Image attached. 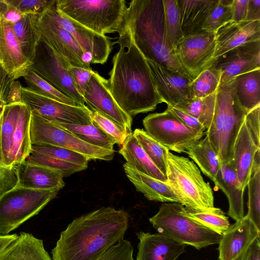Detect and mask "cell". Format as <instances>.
Returning <instances> with one entry per match:
<instances>
[{
	"instance_id": "45",
	"label": "cell",
	"mask_w": 260,
	"mask_h": 260,
	"mask_svg": "<svg viewBox=\"0 0 260 260\" xmlns=\"http://www.w3.org/2000/svg\"><path fill=\"white\" fill-rule=\"evenodd\" d=\"M90 110L92 123L101 129L113 140L115 144L122 145L130 133L121 126L98 112Z\"/></svg>"
},
{
	"instance_id": "17",
	"label": "cell",
	"mask_w": 260,
	"mask_h": 260,
	"mask_svg": "<svg viewBox=\"0 0 260 260\" xmlns=\"http://www.w3.org/2000/svg\"><path fill=\"white\" fill-rule=\"evenodd\" d=\"M85 104L94 110L132 133L133 119L118 105L112 95L108 81L94 71L83 95Z\"/></svg>"
},
{
	"instance_id": "11",
	"label": "cell",
	"mask_w": 260,
	"mask_h": 260,
	"mask_svg": "<svg viewBox=\"0 0 260 260\" xmlns=\"http://www.w3.org/2000/svg\"><path fill=\"white\" fill-rule=\"evenodd\" d=\"M30 135L32 145L47 144L63 147L82 154L88 160L110 161L114 155V150L105 149L87 143L34 113H31Z\"/></svg>"
},
{
	"instance_id": "6",
	"label": "cell",
	"mask_w": 260,
	"mask_h": 260,
	"mask_svg": "<svg viewBox=\"0 0 260 260\" xmlns=\"http://www.w3.org/2000/svg\"><path fill=\"white\" fill-rule=\"evenodd\" d=\"M184 207L177 203H163L149 220L158 233L198 250L218 244L221 235L188 217Z\"/></svg>"
},
{
	"instance_id": "42",
	"label": "cell",
	"mask_w": 260,
	"mask_h": 260,
	"mask_svg": "<svg viewBox=\"0 0 260 260\" xmlns=\"http://www.w3.org/2000/svg\"><path fill=\"white\" fill-rule=\"evenodd\" d=\"M232 1H217L203 25V31L215 34L221 27L233 21Z\"/></svg>"
},
{
	"instance_id": "4",
	"label": "cell",
	"mask_w": 260,
	"mask_h": 260,
	"mask_svg": "<svg viewBox=\"0 0 260 260\" xmlns=\"http://www.w3.org/2000/svg\"><path fill=\"white\" fill-rule=\"evenodd\" d=\"M234 84L235 79L219 84L213 118L205 131L221 165L233 161L234 144L247 113L236 97Z\"/></svg>"
},
{
	"instance_id": "7",
	"label": "cell",
	"mask_w": 260,
	"mask_h": 260,
	"mask_svg": "<svg viewBox=\"0 0 260 260\" xmlns=\"http://www.w3.org/2000/svg\"><path fill=\"white\" fill-rule=\"evenodd\" d=\"M31 113L23 102L5 104L0 129V142L5 167L13 169L31 152Z\"/></svg>"
},
{
	"instance_id": "59",
	"label": "cell",
	"mask_w": 260,
	"mask_h": 260,
	"mask_svg": "<svg viewBox=\"0 0 260 260\" xmlns=\"http://www.w3.org/2000/svg\"><path fill=\"white\" fill-rule=\"evenodd\" d=\"M1 63V62H0Z\"/></svg>"
},
{
	"instance_id": "36",
	"label": "cell",
	"mask_w": 260,
	"mask_h": 260,
	"mask_svg": "<svg viewBox=\"0 0 260 260\" xmlns=\"http://www.w3.org/2000/svg\"><path fill=\"white\" fill-rule=\"evenodd\" d=\"M216 92L204 98H193L174 107L197 119L207 130L211 125L213 118Z\"/></svg>"
},
{
	"instance_id": "5",
	"label": "cell",
	"mask_w": 260,
	"mask_h": 260,
	"mask_svg": "<svg viewBox=\"0 0 260 260\" xmlns=\"http://www.w3.org/2000/svg\"><path fill=\"white\" fill-rule=\"evenodd\" d=\"M55 8L66 17L100 35L124 29L127 7L124 0H56Z\"/></svg>"
},
{
	"instance_id": "14",
	"label": "cell",
	"mask_w": 260,
	"mask_h": 260,
	"mask_svg": "<svg viewBox=\"0 0 260 260\" xmlns=\"http://www.w3.org/2000/svg\"><path fill=\"white\" fill-rule=\"evenodd\" d=\"M215 34L206 31L184 36L175 49L180 64L193 80L214 61Z\"/></svg>"
},
{
	"instance_id": "33",
	"label": "cell",
	"mask_w": 260,
	"mask_h": 260,
	"mask_svg": "<svg viewBox=\"0 0 260 260\" xmlns=\"http://www.w3.org/2000/svg\"><path fill=\"white\" fill-rule=\"evenodd\" d=\"M184 209L188 217L221 235L230 226L228 217L220 208L184 206Z\"/></svg>"
},
{
	"instance_id": "54",
	"label": "cell",
	"mask_w": 260,
	"mask_h": 260,
	"mask_svg": "<svg viewBox=\"0 0 260 260\" xmlns=\"http://www.w3.org/2000/svg\"><path fill=\"white\" fill-rule=\"evenodd\" d=\"M14 80L0 63V101L6 104L10 85Z\"/></svg>"
},
{
	"instance_id": "9",
	"label": "cell",
	"mask_w": 260,
	"mask_h": 260,
	"mask_svg": "<svg viewBox=\"0 0 260 260\" xmlns=\"http://www.w3.org/2000/svg\"><path fill=\"white\" fill-rule=\"evenodd\" d=\"M16 185L0 194V234L9 233L37 215L58 193Z\"/></svg>"
},
{
	"instance_id": "2",
	"label": "cell",
	"mask_w": 260,
	"mask_h": 260,
	"mask_svg": "<svg viewBox=\"0 0 260 260\" xmlns=\"http://www.w3.org/2000/svg\"><path fill=\"white\" fill-rule=\"evenodd\" d=\"M115 43L119 44V50L113 56L107 80L112 95L132 117L154 111L164 101L157 91L146 58L125 25Z\"/></svg>"
},
{
	"instance_id": "38",
	"label": "cell",
	"mask_w": 260,
	"mask_h": 260,
	"mask_svg": "<svg viewBox=\"0 0 260 260\" xmlns=\"http://www.w3.org/2000/svg\"><path fill=\"white\" fill-rule=\"evenodd\" d=\"M247 186L248 199L246 215L260 230V154L255 158Z\"/></svg>"
},
{
	"instance_id": "52",
	"label": "cell",
	"mask_w": 260,
	"mask_h": 260,
	"mask_svg": "<svg viewBox=\"0 0 260 260\" xmlns=\"http://www.w3.org/2000/svg\"><path fill=\"white\" fill-rule=\"evenodd\" d=\"M167 108L182 122L189 127L202 133L206 131L204 126L194 117L175 107L168 106Z\"/></svg>"
},
{
	"instance_id": "1",
	"label": "cell",
	"mask_w": 260,
	"mask_h": 260,
	"mask_svg": "<svg viewBox=\"0 0 260 260\" xmlns=\"http://www.w3.org/2000/svg\"><path fill=\"white\" fill-rule=\"evenodd\" d=\"M129 217L122 209L107 207L76 218L61 232L52 259L96 260L124 239Z\"/></svg>"
},
{
	"instance_id": "46",
	"label": "cell",
	"mask_w": 260,
	"mask_h": 260,
	"mask_svg": "<svg viewBox=\"0 0 260 260\" xmlns=\"http://www.w3.org/2000/svg\"><path fill=\"white\" fill-rule=\"evenodd\" d=\"M24 14L41 15L55 7L56 0H6Z\"/></svg>"
},
{
	"instance_id": "32",
	"label": "cell",
	"mask_w": 260,
	"mask_h": 260,
	"mask_svg": "<svg viewBox=\"0 0 260 260\" xmlns=\"http://www.w3.org/2000/svg\"><path fill=\"white\" fill-rule=\"evenodd\" d=\"M199 167L202 173L215 184L221 167L219 159L207 136L190 147L185 152Z\"/></svg>"
},
{
	"instance_id": "23",
	"label": "cell",
	"mask_w": 260,
	"mask_h": 260,
	"mask_svg": "<svg viewBox=\"0 0 260 260\" xmlns=\"http://www.w3.org/2000/svg\"><path fill=\"white\" fill-rule=\"evenodd\" d=\"M135 260H176L185 252V245L161 234L141 231Z\"/></svg>"
},
{
	"instance_id": "40",
	"label": "cell",
	"mask_w": 260,
	"mask_h": 260,
	"mask_svg": "<svg viewBox=\"0 0 260 260\" xmlns=\"http://www.w3.org/2000/svg\"><path fill=\"white\" fill-rule=\"evenodd\" d=\"M23 77L27 87L34 92L69 105L79 106L75 101L59 92L31 68L28 69Z\"/></svg>"
},
{
	"instance_id": "44",
	"label": "cell",
	"mask_w": 260,
	"mask_h": 260,
	"mask_svg": "<svg viewBox=\"0 0 260 260\" xmlns=\"http://www.w3.org/2000/svg\"><path fill=\"white\" fill-rule=\"evenodd\" d=\"M31 150L67 162L87 168L88 159L82 154L63 147L47 145H32Z\"/></svg>"
},
{
	"instance_id": "18",
	"label": "cell",
	"mask_w": 260,
	"mask_h": 260,
	"mask_svg": "<svg viewBox=\"0 0 260 260\" xmlns=\"http://www.w3.org/2000/svg\"><path fill=\"white\" fill-rule=\"evenodd\" d=\"M146 60L157 91L168 106L174 107L192 99L191 78L148 59Z\"/></svg>"
},
{
	"instance_id": "48",
	"label": "cell",
	"mask_w": 260,
	"mask_h": 260,
	"mask_svg": "<svg viewBox=\"0 0 260 260\" xmlns=\"http://www.w3.org/2000/svg\"><path fill=\"white\" fill-rule=\"evenodd\" d=\"M5 103L0 101V129ZM17 183L15 168L9 169L4 166L0 142V194L15 187Z\"/></svg>"
},
{
	"instance_id": "13",
	"label": "cell",
	"mask_w": 260,
	"mask_h": 260,
	"mask_svg": "<svg viewBox=\"0 0 260 260\" xmlns=\"http://www.w3.org/2000/svg\"><path fill=\"white\" fill-rule=\"evenodd\" d=\"M22 101L30 110L53 123L92 124L91 110L87 107L69 105L42 95L22 87Z\"/></svg>"
},
{
	"instance_id": "37",
	"label": "cell",
	"mask_w": 260,
	"mask_h": 260,
	"mask_svg": "<svg viewBox=\"0 0 260 260\" xmlns=\"http://www.w3.org/2000/svg\"><path fill=\"white\" fill-rule=\"evenodd\" d=\"M133 134L151 160L167 178V156L169 150L143 129L137 128Z\"/></svg>"
},
{
	"instance_id": "30",
	"label": "cell",
	"mask_w": 260,
	"mask_h": 260,
	"mask_svg": "<svg viewBox=\"0 0 260 260\" xmlns=\"http://www.w3.org/2000/svg\"><path fill=\"white\" fill-rule=\"evenodd\" d=\"M119 153L132 168L156 179L166 181L167 178L153 163L132 133L121 145Z\"/></svg>"
},
{
	"instance_id": "22",
	"label": "cell",
	"mask_w": 260,
	"mask_h": 260,
	"mask_svg": "<svg viewBox=\"0 0 260 260\" xmlns=\"http://www.w3.org/2000/svg\"><path fill=\"white\" fill-rule=\"evenodd\" d=\"M214 60L226 52L247 43L260 41V20L232 21L215 34Z\"/></svg>"
},
{
	"instance_id": "21",
	"label": "cell",
	"mask_w": 260,
	"mask_h": 260,
	"mask_svg": "<svg viewBox=\"0 0 260 260\" xmlns=\"http://www.w3.org/2000/svg\"><path fill=\"white\" fill-rule=\"evenodd\" d=\"M0 62L14 80L23 77L32 64L23 54L11 24L1 13Z\"/></svg>"
},
{
	"instance_id": "27",
	"label": "cell",
	"mask_w": 260,
	"mask_h": 260,
	"mask_svg": "<svg viewBox=\"0 0 260 260\" xmlns=\"http://www.w3.org/2000/svg\"><path fill=\"white\" fill-rule=\"evenodd\" d=\"M226 195L229 204L228 214L236 221L244 216L243 195L233 161L221 165L215 183Z\"/></svg>"
},
{
	"instance_id": "31",
	"label": "cell",
	"mask_w": 260,
	"mask_h": 260,
	"mask_svg": "<svg viewBox=\"0 0 260 260\" xmlns=\"http://www.w3.org/2000/svg\"><path fill=\"white\" fill-rule=\"evenodd\" d=\"M234 89L239 103L247 113L260 106V69L237 76Z\"/></svg>"
},
{
	"instance_id": "25",
	"label": "cell",
	"mask_w": 260,
	"mask_h": 260,
	"mask_svg": "<svg viewBox=\"0 0 260 260\" xmlns=\"http://www.w3.org/2000/svg\"><path fill=\"white\" fill-rule=\"evenodd\" d=\"M17 185L27 188L59 190L65 185L61 174L56 170L25 160L15 167Z\"/></svg>"
},
{
	"instance_id": "49",
	"label": "cell",
	"mask_w": 260,
	"mask_h": 260,
	"mask_svg": "<svg viewBox=\"0 0 260 260\" xmlns=\"http://www.w3.org/2000/svg\"><path fill=\"white\" fill-rule=\"evenodd\" d=\"M68 71L78 92L83 97L94 71L89 69L70 66Z\"/></svg>"
},
{
	"instance_id": "8",
	"label": "cell",
	"mask_w": 260,
	"mask_h": 260,
	"mask_svg": "<svg viewBox=\"0 0 260 260\" xmlns=\"http://www.w3.org/2000/svg\"><path fill=\"white\" fill-rule=\"evenodd\" d=\"M167 183L184 206L214 207V196L210 183L205 182L193 161L169 151Z\"/></svg>"
},
{
	"instance_id": "20",
	"label": "cell",
	"mask_w": 260,
	"mask_h": 260,
	"mask_svg": "<svg viewBox=\"0 0 260 260\" xmlns=\"http://www.w3.org/2000/svg\"><path fill=\"white\" fill-rule=\"evenodd\" d=\"M220 70V84L237 76L260 69V41L250 42L235 48L214 60L212 64Z\"/></svg>"
},
{
	"instance_id": "34",
	"label": "cell",
	"mask_w": 260,
	"mask_h": 260,
	"mask_svg": "<svg viewBox=\"0 0 260 260\" xmlns=\"http://www.w3.org/2000/svg\"><path fill=\"white\" fill-rule=\"evenodd\" d=\"M33 15L25 14L17 22L11 24L24 55L32 62L40 40L33 23Z\"/></svg>"
},
{
	"instance_id": "26",
	"label": "cell",
	"mask_w": 260,
	"mask_h": 260,
	"mask_svg": "<svg viewBox=\"0 0 260 260\" xmlns=\"http://www.w3.org/2000/svg\"><path fill=\"white\" fill-rule=\"evenodd\" d=\"M125 173L136 190L149 201L162 203L181 202L166 181L156 179L142 174L129 166L126 162L123 165Z\"/></svg>"
},
{
	"instance_id": "3",
	"label": "cell",
	"mask_w": 260,
	"mask_h": 260,
	"mask_svg": "<svg viewBox=\"0 0 260 260\" xmlns=\"http://www.w3.org/2000/svg\"><path fill=\"white\" fill-rule=\"evenodd\" d=\"M125 25L146 59L190 77L167 37L162 0L131 1L127 7Z\"/></svg>"
},
{
	"instance_id": "56",
	"label": "cell",
	"mask_w": 260,
	"mask_h": 260,
	"mask_svg": "<svg viewBox=\"0 0 260 260\" xmlns=\"http://www.w3.org/2000/svg\"><path fill=\"white\" fill-rule=\"evenodd\" d=\"M247 20H260V0H248Z\"/></svg>"
},
{
	"instance_id": "16",
	"label": "cell",
	"mask_w": 260,
	"mask_h": 260,
	"mask_svg": "<svg viewBox=\"0 0 260 260\" xmlns=\"http://www.w3.org/2000/svg\"><path fill=\"white\" fill-rule=\"evenodd\" d=\"M47 12L73 36L84 54L83 60L85 63L103 64L106 62L114 44L111 38L96 33L66 17L55 7Z\"/></svg>"
},
{
	"instance_id": "50",
	"label": "cell",
	"mask_w": 260,
	"mask_h": 260,
	"mask_svg": "<svg viewBox=\"0 0 260 260\" xmlns=\"http://www.w3.org/2000/svg\"><path fill=\"white\" fill-rule=\"evenodd\" d=\"M259 115L260 106H258L248 112L244 120L249 133L255 141L260 144Z\"/></svg>"
},
{
	"instance_id": "15",
	"label": "cell",
	"mask_w": 260,
	"mask_h": 260,
	"mask_svg": "<svg viewBox=\"0 0 260 260\" xmlns=\"http://www.w3.org/2000/svg\"><path fill=\"white\" fill-rule=\"evenodd\" d=\"M40 39L47 44L70 66L89 69L83 61L84 54L73 36L45 12L32 16Z\"/></svg>"
},
{
	"instance_id": "47",
	"label": "cell",
	"mask_w": 260,
	"mask_h": 260,
	"mask_svg": "<svg viewBox=\"0 0 260 260\" xmlns=\"http://www.w3.org/2000/svg\"><path fill=\"white\" fill-rule=\"evenodd\" d=\"M134 248L124 239L105 251L96 260H134Z\"/></svg>"
},
{
	"instance_id": "10",
	"label": "cell",
	"mask_w": 260,
	"mask_h": 260,
	"mask_svg": "<svg viewBox=\"0 0 260 260\" xmlns=\"http://www.w3.org/2000/svg\"><path fill=\"white\" fill-rule=\"evenodd\" d=\"M145 131L169 150L179 153L201 140L205 132H200L185 125L171 110L148 115L143 120Z\"/></svg>"
},
{
	"instance_id": "12",
	"label": "cell",
	"mask_w": 260,
	"mask_h": 260,
	"mask_svg": "<svg viewBox=\"0 0 260 260\" xmlns=\"http://www.w3.org/2000/svg\"><path fill=\"white\" fill-rule=\"evenodd\" d=\"M70 65L40 39L30 66L35 73L59 92L85 107L84 98L77 90L68 71Z\"/></svg>"
},
{
	"instance_id": "58",
	"label": "cell",
	"mask_w": 260,
	"mask_h": 260,
	"mask_svg": "<svg viewBox=\"0 0 260 260\" xmlns=\"http://www.w3.org/2000/svg\"><path fill=\"white\" fill-rule=\"evenodd\" d=\"M18 237V235L15 233L7 235L0 234V255Z\"/></svg>"
},
{
	"instance_id": "41",
	"label": "cell",
	"mask_w": 260,
	"mask_h": 260,
	"mask_svg": "<svg viewBox=\"0 0 260 260\" xmlns=\"http://www.w3.org/2000/svg\"><path fill=\"white\" fill-rule=\"evenodd\" d=\"M165 24L168 39L174 49L183 37L178 0H162Z\"/></svg>"
},
{
	"instance_id": "19",
	"label": "cell",
	"mask_w": 260,
	"mask_h": 260,
	"mask_svg": "<svg viewBox=\"0 0 260 260\" xmlns=\"http://www.w3.org/2000/svg\"><path fill=\"white\" fill-rule=\"evenodd\" d=\"M259 236L260 230L244 215L221 235L218 243L219 260H244L249 247Z\"/></svg>"
},
{
	"instance_id": "35",
	"label": "cell",
	"mask_w": 260,
	"mask_h": 260,
	"mask_svg": "<svg viewBox=\"0 0 260 260\" xmlns=\"http://www.w3.org/2000/svg\"><path fill=\"white\" fill-rule=\"evenodd\" d=\"M53 124L69 132L87 143L105 149L114 150V141L92 123L86 125Z\"/></svg>"
},
{
	"instance_id": "29",
	"label": "cell",
	"mask_w": 260,
	"mask_h": 260,
	"mask_svg": "<svg viewBox=\"0 0 260 260\" xmlns=\"http://www.w3.org/2000/svg\"><path fill=\"white\" fill-rule=\"evenodd\" d=\"M217 1L178 0L183 37L203 31V25Z\"/></svg>"
},
{
	"instance_id": "39",
	"label": "cell",
	"mask_w": 260,
	"mask_h": 260,
	"mask_svg": "<svg viewBox=\"0 0 260 260\" xmlns=\"http://www.w3.org/2000/svg\"><path fill=\"white\" fill-rule=\"evenodd\" d=\"M221 77V71L213 65L203 71L191 83L192 98H204L216 92Z\"/></svg>"
},
{
	"instance_id": "51",
	"label": "cell",
	"mask_w": 260,
	"mask_h": 260,
	"mask_svg": "<svg viewBox=\"0 0 260 260\" xmlns=\"http://www.w3.org/2000/svg\"><path fill=\"white\" fill-rule=\"evenodd\" d=\"M0 13L11 24L19 21L25 15L8 3L6 0H0Z\"/></svg>"
},
{
	"instance_id": "43",
	"label": "cell",
	"mask_w": 260,
	"mask_h": 260,
	"mask_svg": "<svg viewBox=\"0 0 260 260\" xmlns=\"http://www.w3.org/2000/svg\"><path fill=\"white\" fill-rule=\"evenodd\" d=\"M26 160L30 163L57 171L61 174L63 178L87 168L83 166L62 161L32 150Z\"/></svg>"
},
{
	"instance_id": "28",
	"label": "cell",
	"mask_w": 260,
	"mask_h": 260,
	"mask_svg": "<svg viewBox=\"0 0 260 260\" xmlns=\"http://www.w3.org/2000/svg\"><path fill=\"white\" fill-rule=\"evenodd\" d=\"M0 260H52L43 242L32 234L21 232L0 255Z\"/></svg>"
},
{
	"instance_id": "55",
	"label": "cell",
	"mask_w": 260,
	"mask_h": 260,
	"mask_svg": "<svg viewBox=\"0 0 260 260\" xmlns=\"http://www.w3.org/2000/svg\"><path fill=\"white\" fill-rule=\"evenodd\" d=\"M21 83L17 80H14L11 84L6 104L22 102Z\"/></svg>"
},
{
	"instance_id": "24",
	"label": "cell",
	"mask_w": 260,
	"mask_h": 260,
	"mask_svg": "<svg viewBox=\"0 0 260 260\" xmlns=\"http://www.w3.org/2000/svg\"><path fill=\"white\" fill-rule=\"evenodd\" d=\"M259 154L260 144L250 134L244 119L234 144L233 160L240 187L244 191Z\"/></svg>"
},
{
	"instance_id": "57",
	"label": "cell",
	"mask_w": 260,
	"mask_h": 260,
	"mask_svg": "<svg viewBox=\"0 0 260 260\" xmlns=\"http://www.w3.org/2000/svg\"><path fill=\"white\" fill-rule=\"evenodd\" d=\"M244 260H260L259 238H257L249 247Z\"/></svg>"
},
{
	"instance_id": "53",
	"label": "cell",
	"mask_w": 260,
	"mask_h": 260,
	"mask_svg": "<svg viewBox=\"0 0 260 260\" xmlns=\"http://www.w3.org/2000/svg\"><path fill=\"white\" fill-rule=\"evenodd\" d=\"M248 0H233L232 9L233 21L240 22L247 20Z\"/></svg>"
}]
</instances>
